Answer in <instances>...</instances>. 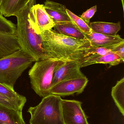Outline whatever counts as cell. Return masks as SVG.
Returning <instances> with one entry per match:
<instances>
[{"label":"cell","instance_id":"cell-1","mask_svg":"<svg viewBox=\"0 0 124 124\" xmlns=\"http://www.w3.org/2000/svg\"><path fill=\"white\" fill-rule=\"evenodd\" d=\"M44 41V48L49 58L65 61H79L86 56L90 47L89 41L60 34L52 29L41 32Z\"/></svg>","mask_w":124,"mask_h":124},{"label":"cell","instance_id":"cell-2","mask_svg":"<svg viewBox=\"0 0 124 124\" xmlns=\"http://www.w3.org/2000/svg\"><path fill=\"white\" fill-rule=\"evenodd\" d=\"M36 4V0H30L25 8L17 16V36L21 49L35 62L49 59L44 49L41 34L34 31L28 20L31 9Z\"/></svg>","mask_w":124,"mask_h":124},{"label":"cell","instance_id":"cell-3","mask_svg":"<svg viewBox=\"0 0 124 124\" xmlns=\"http://www.w3.org/2000/svg\"><path fill=\"white\" fill-rule=\"evenodd\" d=\"M66 62L49 58L35 62L28 75L31 87L37 95L44 98L50 94L55 71Z\"/></svg>","mask_w":124,"mask_h":124},{"label":"cell","instance_id":"cell-4","mask_svg":"<svg viewBox=\"0 0 124 124\" xmlns=\"http://www.w3.org/2000/svg\"><path fill=\"white\" fill-rule=\"evenodd\" d=\"M35 62L21 49L0 58V83L14 89L23 73Z\"/></svg>","mask_w":124,"mask_h":124},{"label":"cell","instance_id":"cell-5","mask_svg":"<svg viewBox=\"0 0 124 124\" xmlns=\"http://www.w3.org/2000/svg\"><path fill=\"white\" fill-rule=\"evenodd\" d=\"M60 96L50 94L43 98L36 106L31 107L30 124H64L61 110Z\"/></svg>","mask_w":124,"mask_h":124},{"label":"cell","instance_id":"cell-6","mask_svg":"<svg viewBox=\"0 0 124 124\" xmlns=\"http://www.w3.org/2000/svg\"><path fill=\"white\" fill-rule=\"evenodd\" d=\"M82 103L75 100H62L61 110L64 124H89L82 108Z\"/></svg>","mask_w":124,"mask_h":124},{"label":"cell","instance_id":"cell-7","mask_svg":"<svg viewBox=\"0 0 124 124\" xmlns=\"http://www.w3.org/2000/svg\"><path fill=\"white\" fill-rule=\"evenodd\" d=\"M89 80L85 76L75 78L63 80L52 87L50 94L60 97L81 94L83 92Z\"/></svg>","mask_w":124,"mask_h":124},{"label":"cell","instance_id":"cell-8","mask_svg":"<svg viewBox=\"0 0 124 124\" xmlns=\"http://www.w3.org/2000/svg\"><path fill=\"white\" fill-rule=\"evenodd\" d=\"M28 18L31 25L38 34L51 30L54 26V23L46 11L43 4L33 5L30 10Z\"/></svg>","mask_w":124,"mask_h":124},{"label":"cell","instance_id":"cell-9","mask_svg":"<svg viewBox=\"0 0 124 124\" xmlns=\"http://www.w3.org/2000/svg\"><path fill=\"white\" fill-rule=\"evenodd\" d=\"M81 68L79 61H66L55 71L52 81V86L63 80L84 76L81 71Z\"/></svg>","mask_w":124,"mask_h":124},{"label":"cell","instance_id":"cell-10","mask_svg":"<svg viewBox=\"0 0 124 124\" xmlns=\"http://www.w3.org/2000/svg\"><path fill=\"white\" fill-rule=\"evenodd\" d=\"M84 35L90 43V47L94 48L105 47L110 49L124 41V39L118 35L111 36L92 32L90 35L84 34Z\"/></svg>","mask_w":124,"mask_h":124},{"label":"cell","instance_id":"cell-11","mask_svg":"<svg viewBox=\"0 0 124 124\" xmlns=\"http://www.w3.org/2000/svg\"><path fill=\"white\" fill-rule=\"evenodd\" d=\"M124 61L119 56L111 52L104 55H89L82 58L79 62L81 68L96 63L109 64L115 66L124 62Z\"/></svg>","mask_w":124,"mask_h":124},{"label":"cell","instance_id":"cell-12","mask_svg":"<svg viewBox=\"0 0 124 124\" xmlns=\"http://www.w3.org/2000/svg\"><path fill=\"white\" fill-rule=\"evenodd\" d=\"M43 6L54 23L71 21L64 5L50 0H45Z\"/></svg>","mask_w":124,"mask_h":124},{"label":"cell","instance_id":"cell-13","mask_svg":"<svg viewBox=\"0 0 124 124\" xmlns=\"http://www.w3.org/2000/svg\"><path fill=\"white\" fill-rule=\"evenodd\" d=\"M20 49L17 35L0 32V58Z\"/></svg>","mask_w":124,"mask_h":124},{"label":"cell","instance_id":"cell-14","mask_svg":"<svg viewBox=\"0 0 124 124\" xmlns=\"http://www.w3.org/2000/svg\"><path fill=\"white\" fill-rule=\"evenodd\" d=\"M30 0H2L0 14L5 17L16 16L26 6Z\"/></svg>","mask_w":124,"mask_h":124},{"label":"cell","instance_id":"cell-15","mask_svg":"<svg viewBox=\"0 0 124 124\" xmlns=\"http://www.w3.org/2000/svg\"><path fill=\"white\" fill-rule=\"evenodd\" d=\"M54 30L60 34L78 40L86 39L85 35L72 21L55 23Z\"/></svg>","mask_w":124,"mask_h":124},{"label":"cell","instance_id":"cell-16","mask_svg":"<svg viewBox=\"0 0 124 124\" xmlns=\"http://www.w3.org/2000/svg\"><path fill=\"white\" fill-rule=\"evenodd\" d=\"M0 124H25L22 111L0 105Z\"/></svg>","mask_w":124,"mask_h":124},{"label":"cell","instance_id":"cell-17","mask_svg":"<svg viewBox=\"0 0 124 124\" xmlns=\"http://www.w3.org/2000/svg\"><path fill=\"white\" fill-rule=\"evenodd\" d=\"M89 25L92 32L111 36L116 35L121 28L120 22L116 23L93 22L90 23Z\"/></svg>","mask_w":124,"mask_h":124},{"label":"cell","instance_id":"cell-18","mask_svg":"<svg viewBox=\"0 0 124 124\" xmlns=\"http://www.w3.org/2000/svg\"><path fill=\"white\" fill-rule=\"evenodd\" d=\"M111 96L122 116H124V78L118 81L111 91Z\"/></svg>","mask_w":124,"mask_h":124},{"label":"cell","instance_id":"cell-19","mask_svg":"<svg viewBox=\"0 0 124 124\" xmlns=\"http://www.w3.org/2000/svg\"><path fill=\"white\" fill-rule=\"evenodd\" d=\"M0 94L17 104L22 110L27 101L25 97L20 95L14 89L0 83Z\"/></svg>","mask_w":124,"mask_h":124},{"label":"cell","instance_id":"cell-20","mask_svg":"<svg viewBox=\"0 0 124 124\" xmlns=\"http://www.w3.org/2000/svg\"><path fill=\"white\" fill-rule=\"evenodd\" d=\"M66 11L71 21L84 34L90 35L92 32L89 24H87L81 17L66 9Z\"/></svg>","mask_w":124,"mask_h":124},{"label":"cell","instance_id":"cell-21","mask_svg":"<svg viewBox=\"0 0 124 124\" xmlns=\"http://www.w3.org/2000/svg\"><path fill=\"white\" fill-rule=\"evenodd\" d=\"M0 32L17 35V25L0 14Z\"/></svg>","mask_w":124,"mask_h":124},{"label":"cell","instance_id":"cell-22","mask_svg":"<svg viewBox=\"0 0 124 124\" xmlns=\"http://www.w3.org/2000/svg\"><path fill=\"white\" fill-rule=\"evenodd\" d=\"M110 52H111L110 50L107 48L102 47L95 48L90 47L86 50L85 57L92 54L104 55Z\"/></svg>","mask_w":124,"mask_h":124},{"label":"cell","instance_id":"cell-23","mask_svg":"<svg viewBox=\"0 0 124 124\" xmlns=\"http://www.w3.org/2000/svg\"><path fill=\"white\" fill-rule=\"evenodd\" d=\"M0 105L17 110L20 111H22V110L15 103L12 102L1 94H0Z\"/></svg>","mask_w":124,"mask_h":124},{"label":"cell","instance_id":"cell-24","mask_svg":"<svg viewBox=\"0 0 124 124\" xmlns=\"http://www.w3.org/2000/svg\"><path fill=\"white\" fill-rule=\"evenodd\" d=\"M97 11V6L96 5L91 7L84 12L80 17L87 23L89 25L90 20L95 14Z\"/></svg>","mask_w":124,"mask_h":124},{"label":"cell","instance_id":"cell-25","mask_svg":"<svg viewBox=\"0 0 124 124\" xmlns=\"http://www.w3.org/2000/svg\"><path fill=\"white\" fill-rule=\"evenodd\" d=\"M111 52L119 56L124 61V41L111 49Z\"/></svg>","mask_w":124,"mask_h":124},{"label":"cell","instance_id":"cell-26","mask_svg":"<svg viewBox=\"0 0 124 124\" xmlns=\"http://www.w3.org/2000/svg\"><path fill=\"white\" fill-rule=\"evenodd\" d=\"M2 0H0V6L1 4V2H2Z\"/></svg>","mask_w":124,"mask_h":124}]
</instances>
